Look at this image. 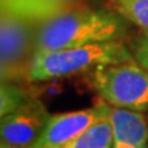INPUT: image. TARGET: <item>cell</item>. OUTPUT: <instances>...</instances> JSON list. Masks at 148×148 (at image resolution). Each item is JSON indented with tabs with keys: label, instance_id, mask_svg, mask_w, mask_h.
<instances>
[{
	"label": "cell",
	"instance_id": "obj_1",
	"mask_svg": "<svg viewBox=\"0 0 148 148\" xmlns=\"http://www.w3.org/2000/svg\"><path fill=\"white\" fill-rule=\"evenodd\" d=\"M129 22L111 8L77 5L38 23L36 52L123 41Z\"/></svg>",
	"mask_w": 148,
	"mask_h": 148
},
{
	"label": "cell",
	"instance_id": "obj_2",
	"mask_svg": "<svg viewBox=\"0 0 148 148\" xmlns=\"http://www.w3.org/2000/svg\"><path fill=\"white\" fill-rule=\"evenodd\" d=\"M136 60L123 41L89 44L36 52L30 63L27 82H47L75 74H89L110 64Z\"/></svg>",
	"mask_w": 148,
	"mask_h": 148
},
{
	"label": "cell",
	"instance_id": "obj_3",
	"mask_svg": "<svg viewBox=\"0 0 148 148\" xmlns=\"http://www.w3.org/2000/svg\"><path fill=\"white\" fill-rule=\"evenodd\" d=\"M86 75L99 99L111 107L148 112V70L137 60L104 66Z\"/></svg>",
	"mask_w": 148,
	"mask_h": 148
},
{
	"label": "cell",
	"instance_id": "obj_4",
	"mask_svg": "<svg viewBox=\"0 0 148 148\" xmlns=\"http://www.w3.org/2000/svg\"><path fill=\"white\" fill-rule=\"evenodd\" d=\"M40 21L11 10H1L0 19V75L1 82L27 81L36 53Z\"/></svg>",
	"mask_w": 148,
	"mask_h": 148
},
{
	"label": "cell",
	"instance_id": "obj_5",
	"mask_svg": "<svg viewBox=\"0 0 148 148\" xmlns=\"http://www.w3.org/2000/svg\"><path fill=\"white\" fill-rule=\"evenodd\" d=\"M111 106L99 99L95 106L52 114L40 137L29 148H60L96 122L110 116Z\"/></svg>",
	"mask_w": 148,
	"mask_h": 148
},
{
	"label": "cell",
	"instance_id": "obj_6",
	"mask_svg": "<svg viewBox=\"0 0 148 148\" xmlns=\"http://www.w3.org/2000/svg\"><path fill=\"white\" fill-rule=\"evenodd\" d=\"M51 115L45 104L34 99L19 110L0 116L1 144L11 148H29L40 137Z\"/></svg>",
	"mask_w": 148,
	"mask_h": 148
},
{
	"label": "cell",
	"instance_id": "obj_7",
	"mask_svg": "<svg viewBox=\"0 0 148 148\" xmlns=\"http://www.w3.org/2000/svg\"><path fill=\"white\" fill-rule=\"evenodd\" d=\"M111 148H148V119L144 112L111 107Z\"/></svg>",
	"mask_w": 148,
	"mask_h": 148
},
{
	"label": "cell",
	"instance_id": "obj_8",
	"mask_svg": "<svg viewBox=\"0 0 148 148\" xmlns=\"http://www.w3.org/2000/svg\"><path fill=\"white\" fill-rule=\"evenodd\" d=\"M112 129L110 116L107 119L96 122L84 133L73 138L60 148H111Z\"/></svg>",
	"mask_w": 148,
	"mask_h": 148
},
{
	"label": "cell",
	"instance_id": "obj_9",
	"mask_svg": "<svg viewBox=\"0 0 148 148\" xmlns=\"http://www.w3.org/2000/svg\"><path fill=\"white\" fill-rule=\"evenodd\" d=\"M37 99L33 90L22 82H1L0 85V116L8 115Z\"/></svg>",
	"mask_w": 148,
	"mask_h": 148
},
{
	"label": "cell",
	"instance_id": "obj_10",
	"mask_svg": "<svg viewBox=\"0 0 148 148\" xmlns=\"http://www.w3.org/2000/svg\"><path fill=\"white\" fill-rule=\"evenodd\" d=\"M108 8L148 33V0H106Z\"/></svg>",
	"mask_w": 148,
	"mask_h": 148
},
{
	"label": "cell",
	"instance_id": "obj_11",
	"mask_svg": "<svg viewBox=\"0 0 148 148\" xmlns=\"http://www.w3.org/2000/svg\"><path fill=\"white\" fill-rule=\"evenodd\" d=\"M129 47L134 55V59L144 69L148 70V33H138L137 36L130 40Z\"/></svg>",
	"mask_w": 148,
	"mask_h": 148
},
{
	"label": "cell",
	"instance_id": "obj_12",
	"mask_svg": "<svg viewBox=\"0 0 148 148\" xmlns=\"http://www.w3.org/2000/svg\"><path fill=\"white\" fill-rule=\"evenodd\" d=\"M1 148H11V147H7V145H3V144H1Z\"/></svg>",
	"mask_w": 148,
	"mask_h": 148
},
{
	"label": "cell",
	"instance_id": "obj_13",
	"mask_svg": "<svg viewBox=\"0 0 148 148\" xmlns=\"http://www.w3.org/2000/svg\"><path fill=\"white\" fill-rule=\"evenodd\" d=\"M147 119H148V112H147Z\"/></svg>",
	"mask_w": 148,
	"mask_h": 148
}]
</instances>
